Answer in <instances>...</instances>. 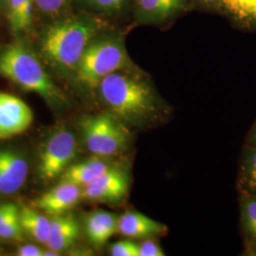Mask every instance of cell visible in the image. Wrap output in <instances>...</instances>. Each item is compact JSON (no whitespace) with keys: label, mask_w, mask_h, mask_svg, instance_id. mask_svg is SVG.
I'll return each instance as SVG.
<instances>
[{"label":"cell","mask_w":256,"mask_h":256,"mask_svg":"<svg viewBox=\"0 0 256 256\" xmlns=\"http://www.w3.org/2000/svg\"><path fill=\"white\" fill-rule=\"evenodd\" d=\"M112 256H140V245L132 240H120L110 248Z\"/></svg>","instance_id":"cell-23"},{"label":"cell","mask_w":256,"mask_h":256,"mask_svg":"<svg viewBox=\"0 0 256 256\" xmlns=\"http://www.w3.org/2000/svg\"><path fill=\"white\" fill-rule=\"evenodd\" d=\"M119 216L106 210L90 212L84 220V232L92 246L102 248L118 232Z\"/></svg>","instance_id":"cell-14"},{"label":"cell","mask_w":256,"mask_h":256,"mask_svg":"<svg viewBox=\"0 0 256 256\" xmlns=\"http://www.w3.org/2000/svg\"><path fill=\"white\" fill-rule=\"evenodd\" d=\"M20 223L24 234L41 244H46L50 234V220L30 207L20 208Z\"/></svg>","instance_id":"cell-18"},{"label":"cell","mask_w":256,"mask_h":256,"mask_svg":"<svg viewBox=\"0 0 256 256\" xmlns=\"http://www.w3.org/2000/svg\"><path fill=\"white\" fill-rule=\"evenodd\" d=\"M220 14L234 28L256 34V0H222Z\"/></svg>","instance_id":"cell-15"},{"label":"cell","mask_w":256,"mask_h":256,"mask_svg":"<svg viewBox=\"0 0 256 256\" xmlns=\"http://www.w3.org/2000/svg\"><path fill=\"white\" fill-rule=\"evenodd\" d=\"M0 238L12 241L23 240L20 208L14 203L0 204Z\"/></svg>","instance_id":"cell-20"},{"label":"cell","mask_w":256,"mask_h":256,"mask_svg":"<svg viewBox=\"0 0 256 256\" xmlns=\"http://www.w3.org/2000/svg\"><path fill=\"white\" fill-rule=\"evenodd\" d=\"M112 165L114 164L108 162L106 158L95 156L82 162L70 165L60 176V180L61 182L72 183L84 188L101 176Z\"/></svg>","instance_id":"cell-16"},{"label":"cell","mask_w":256,"mask_h":256,"mask_svg":"<svg viewBox=\"0 0 256 256\" xmlns=\"http://www.w3.org/2000/svg\"><path fill=\"white\" fill-rule=\"evenodd\" d=\"M242 218L246 232L256 241V196H250L243 200Z\"/></svg>","instance_id":"cell-22"},{"label":"cell","mask_w":256,"mask_h":256,"mask_svg":"<svg viewBox=\"0 0 256 256\" xmlns=\"http://www.w3.org/2000/svg\"><path fill=\"white\" fill-rule=\"evenodd\" d=\"M70 0H34L38 9L46 14H59L66 9Z\"/></svg>","instance_id":"cell-24"},{"label":"cell","mask_w":256,"mask_h":256,"mask_svg":"<svg viewBox=\"0 0 256 256\" xmlns=\"http://www.w3.org/2000/svg\"><path fill=\"white\" fill-rule=\"evenodd\" d=\"M82 200V188L72 183L59 185L36 198L32 205L52 216L66 214Z\"/></svg>","instance_id":"cell-10"},{"label":"cell","mask_w":256,"mask_h":256,"mask_svg":"<svg viewBox=\"0 0 256 256\" xmlns=\"http://www.w3.org/2000/svg\"><path fill=\"white\" fill-rule=\"evenodd\" d=\"M129 184L128 167L112 165L101 176L82 188V200L106 204L120 203L128 196Z\"/></svg>","instance_id":"cell-8"},{"label":"cell","mask_w":256,"mask_h":256,"mask_svg":"<svg viewBox=\"0 0 256 256\" xmlns=\"http://www.w3.org/2000/svg\"><path fill=\"white\" fill-rule=\"evenodd\" d=\"M240 182L252 196H256V144L248 150L243 158Z\"/></svg>","instance_id":"cell-21"},{"label":"cell","mask_w":256,"mask_h":256,"mask_svg":"<svg viewBox=\"0 0 256 256\" xmlns=\"http://www.w3.org/2000/svg\"><path fill=\"white\" fill-rule=\"evenodd\" d=\"M192 10L190 0H134L130 25L167 28Z\"/></svg>","instance_id":"cell-7"},{"label":"cell","mask_w":256,"mask_h":256,"mask_svg":"<svg viewBox=\"0 0 256 256\" xmlns=\"http://www.w3.org/2000/svg\"><path fill=\"white\" fill-rule=\"evenodd\" d=\"M79 128L86 146L95 156L119 155L132 140L128 126L111 112L86 115L80 120Z\"/></svg>","instance_id":"cell-5"},{"label":"cell","mask_w":256,"mask_h":256,"mask_svg":"<svg viewBox=\"0 0 256 256\" xmlns=\"http://www.w3.org/2000/svg\"><path fill=\"white\" fill-rule=\"evenodd\" d=\"M97 90L110 112L128 126L147 128L165 116L164 102L150 78L138 66L110 74Z\"/></svg>","instance_id":"cell-1"},{"label":"cell","mask_w":256,"mask_h":256,"mask_svg":"<svg viewBox=\"0 0 256 256\" xmlns=\"http://www.w3.org/2000/svg\"><path fill=\"white\" fill-rule=\"evenodd\" d=\"M86 12L104 18H131L134 0H80Z\"/></svg>","instance_id":"cell-19"},{"label":"cell","mask_w":256,"mask_h":256,"mask_svg":"<svg viewBox=\"0 0 256 256\" xmlns=\"http://www.w3.org/2000/svg\"><path fill=\"white\" fill-rule=\"evenodd\" d=\"M26 158L12 150H0V194H14L27 180Z\"/></svg>","instance_id":"cell-11"},{"label":"cell","mask_w":256,"mask_h":256,"mask_svg":"<svg viewBox=\"0 0 256 256\" xmlns=\"http://www.w3.org/2000/svg\"><path fill=\"white\" fill-rule=\"evenodd\" d=\"M250 140L254 144H256V122L254 124V126L252 130V133H250Z\"/></svg>","instance_id":"cell-28"},{"label":"cell","mask_w":256,"mask_h":256,"mask_svg":"<svg viewBox=\"0 0 256 256\" xmlns=\"http://www.w3.org/2000/svg\"><path fill=\"white\" fill-rule=\"evenodd\" d=\"M192 9L220 14L222 0H190Z\"/></svg>","instance_id":"cell-26"},{"label":"cell","mask_w":256,"mask_h":256,"mask_svg":"<svg viewBox=\"0 0 256 256\" xmlns=\"http://www.w3.org/2000/svg\"><path fill=\"white\" fill-rule=\"evenodd\" d=\"M167 230L164 224L138 212H126L118 220V232L132 239L154 238L165 234Z\"/></svg>","instance_id":"cell-12"},{"label":"cell","mask_w":256,"mask_h":256,"mask_svg":"<svg viewBox=\"0 0 256 256\" xmlns=\"http://www.w3.org/2000/svg\"><path fill=\"white\" fill-rule=\"evenodd\" d=\"M80 225L74 216L64 214L52 216L50 220V234L46 246L61 254L74 246L80 236Z\"/></svg>","instance_id":"cell-13"},{"label":"cell","mask_w":256,"mask_h":256,"mask_svg":"<svg viewBox=\"0 0 256 256\" xmlns=\"http://www.w3.org/2000/svg\"><path fill=\"white\" fill-rule=\"evenodd\" d=\"M16 254L19 256H44L45 250L34 245L28 244L19 247Z\"/></svg>","instance_id":"cell-27"},{"label":"cell","mask_w":256,"mask_h":256,"mask_svg":"<svg viewBox=\"0 0 256 256\" xmlns=\"http://www.w3.org/2000/svg\"><path fill=\"white\" fill-rule=\"evenodd\" d=\"M108 28L106 19L86 12L59 19L44 32L41 52L55 68L74 75L86 46Z\"/></svg>","instance_id":"cell-2"},{"label":"cell","mask_w":256,"mask_h":256,"mask_svg":"<svg viewBox=\"0 0 256 256\" xmlns=\"http://www.w3.org/2000/svg\"><path fill=\"white\" fill-rule=\"evenodd\" d=\"M77 140L74 133L60 129L48 140L40 153L38 172L40 178L50 182L60 176L77 154Z\"/></svg>","instance_id":"cell-6"},{"label":"cell","mask_w":256,"mask_h":256,"mask_svg":"<svg viewBox=\"0 0 256 256\" xmlns=\"http://www.w3.org/2000/svg\"><path fill=\"white\" fill-rule=\"evenodd\" d=\"M140 245V256H164V250L153 238L144 239Z\"/></svg>","instance_id":"cell-25"},{"label":"cell","mask_w":256,"mask_h":256,"mask_svg":"<svg viewBox=\"0 0 256 256\" xmlns=\"http://www.w3.org/2000/svg\"><path fill=\"white\" fill-rule=\"evenodd\" d=\"M10 28L14 34L28 32L32 26L34 0H3Z\"/></svg>","instance_id":"cell-17"},{"label":"cell","mask_w":256,"mask_h":256,"mask_svg":"<svg viewBox=\"0 0 256 256\" xmlns=\"http://www.w3.org/2000/svg\"><path fill=\"white\" fill-rule=\"evenodd\" d=\"M32 120V110L25 102L12 94L0 92V140L23 133Z\"/></svg>","instance_id":"cell-9"},{"label":"cell","mask_w":256,"mask_h":256,"mask_svg":"<svg viewBox=\"0 0 256 256\" xmlns=\"http://www.w3.org/2000/svg\"><path fill=\"white\" fill-rule=\"evenodd\" d=\"M128 55L122 32L108 28L94 37L86 46L74 76L82 86L97 90L104 78L122 70L136 68Z\"/></svg>","instance_id":"cell-4"},{"label":"cell","mask_w":256,"mask_h":256,"mask_svg":"<svg viewBox=\"0 0 256 256\" xmlns=\"http://www.w3.org/2000/svg\"><path fill=\"white\" fill-rule=\"evenodd\" d=\"M0 76L21 90L41 96L52 106L66 101L34 54L22 43H14L0 52Z\"/></svg>","instance_id":"cell-3"}]
</instances>
